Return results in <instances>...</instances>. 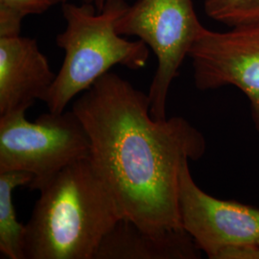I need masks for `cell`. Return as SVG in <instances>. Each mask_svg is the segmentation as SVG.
<instances>
[{"label":"cell","mask_w":259,"mask_h":259,"mask_svg":"<svg viewBox=\"0 0 259 259\" xmlns=\"http://www.w3.org/2000/svg\"><path fill=\"white\" fill-rule=\"evenodd\" d=\"M148 94L108 72L72 105L91 141L90 158L123 218L155 233L184 230L182 167L204 155L203 135L182 117L155 119Z\"/></svg>","instance_id":"cell-1"},{"label":"cell","mask_w":259,"mask_h":259,"mask_svg":"<svg viewBox=\"0 0 259 259\" xmlns=\"http://www.w3.org/2000/svg\"><path fill=\"white\" fill-rule=\"evenodd\" d=\"M39 192L25 225L24 259H93L123 218L90 157L64 168Z\"/></svg>","instance_id":"cell-2"},{"label":"cell","mask_w":259,"mask_h":259,"mask_svg":"<svg viewBox=\"0 0 259 259\" xmlns=\"http://www.w3.org/2000/svg\"><path fill=\"white\" fill-rule=\"evenodd\" d=\"M125 0H107L98 11L92 4L65 2L66 25L56 37L65 59L45 103L51 112H63L77 94L89 90L114 65L131 70L143 68L150 48L140 39L129 40L116 31V23L128 9Z\"/></svg>","instance_id":"cell-3"},{"label":"cell","mask_w":259,"mask_h":259,"mask_svg":"<svg viewBox=\"0 0 259 259\" xmlns=\"http://www.w3.org/2000/svg\"><path fill=\"white\" fill-rule=\"evenodd\" d=\"M26 111L0 116V173L26 172L40 190L64 168L90 157L91 141L74 111L47 112L30 122Z\"/></svg>","instance_id":"cell-4"},{"label":"cell","mask_w":259,"mask_h":259,"mask_svg":"<svg viewBox=\"0 0 259 259\" xmlns=\"http://www.w3.org/2000/svg\"><path fill=\"white\" fill-rule=\"evenodd\" d=\"M204 28L192 0H137L117 21L119 35L138 37L157 57L148 93L150 112L155 119L167 118L170 85Z\"/></svg>","instance_id":"cell-5"},{"label":"cell","mask_w":259,"mask_h":259,"mask_svg":"<svg viewBox=\"0 0 259 259\" xmlns=\"http://www.w3.org/2000/svg\"><path fill=\"white\" fill-rule=\"evenodd\" d=\"M189 161L182 167L178 205L183 229L211 259H259V209L204 192Z\"/></svg>","instance_id":"cell-6"},{"label":"cell","mask_w":259,"mask_h":259,"mask_svg":"<svg viewBox=\"0 0 259 259\" xmlns=\"http://www.w3.org/2000/svg\"><path fill=\"white\" fill-rule=\"evenodd\" d=\"M188 56L199 90L232 84L248 96L259 132V28L221 33L204 27Z\"/></svg>","instance_id":"cell-7"},{"label":"cell","mask_w":259,"mask_h":259,"mask_svg":"<svg viewBox=\"0 0 259 259\" xmlns=\"http://www.w3.org/2000/svg\"><path fill=\"white\" fill-rule=\"evenodd\" d=\"M55 78L37 39L0 37V116L45 102Z\"/></svg>","instance_id":"cell-8"},{"label":"cell","mask_w":259,"mask_h":259,"mask_svg":"<svg viewBox=\"0 0 259 259\" xmlns=\"http://www.w3.org/2000/svg\"><path fill=\"white\" fill-rule=\"evenodd\" d=\"M200 251L185 230L155 233L122 218L104 237L93 259L199 258Z\"/></svg>","instance_id":"cell-9"},{"label":"cell","mask_w":259,"mask_h":259,"mask_svg":"<svg viewBox=\"0 0 259 259\" xmlns=\"http://www.w3.org/2000/svg\"><path fill=\"white\" fill-rule=\"evenodd\" d=\"M33 176L26 172L0 173V252L2 257L24 259L25 225L18 221L14 205V190L30 185Z\"/></svg>","instance_id":"cell-10"},{"label":"cell","mask_w":259,"mask_h":259,"mask_svg":"<svg viewBox=\"0 0 259 259\" xmlns=\"http://www.w3.org/2000/svg\"><path fill=\"white\" fill-rule=\"evenodd\" d=\"M210 19L234 28H259V0H205Z\"/></svg>","instance_id":"cell-11"},{"label":"cell","mask_w":259,"mask_h":259,"mask_svg":"<svg viewBox=\"0 0 259 259\" xmlns=\"http://www.w3.org/2000/svg\"><path fill=\"white\" fill-rule=\"evenodd\" d=\"M67 0H0V37L20 35L23 19L40 15Z\"/></svg>","instance_id":"cell-12"},{"label":"cell","mask_w":259,"mask_h":259,"mask_svg":"<svg viewBox=\"0 0 259 259\" xmlns=\"http://www.w3.org/2000/svg\"><path fill=\"white\" fill-rule=\"evenodd\" d=\"M81 1L87 4H92L98 11H101L107 0H81Z\"/></svg>","instance_id":"cell-13"}]
</instances>
